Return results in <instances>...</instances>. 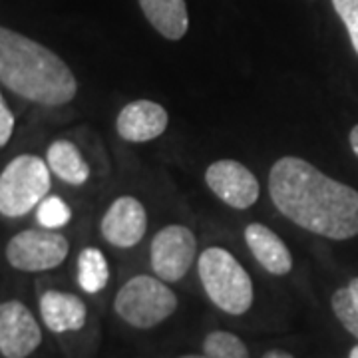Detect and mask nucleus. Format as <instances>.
Returning a JSON list of instances; mask_svg holds the SVG:
<instances>
[{
	"mask_svg": "<svg viewBox=\"0 0 358 358\" xmlns=\"http://www.w3.org/2000/svg\"><path fill=\"white\" fill-rule=\"evenodd\" d=\"M268 195L296 227L333 241L358 235V192L310 162L285 155L268 171Z\"/></svg>",
	"mask_w": 358,
	"mask_h": 358,
	"instance_id": "1",
	"label": "nucleus"
},
{
	"mask_svg": "<svg viewBox=\"0 0 358 358\" xmlns=\"http://www.w3.org/2000/svg\"><path fill=\"white\" fill-rule=\"evenodd\" d=\"M0 84L26 102L60 108L78 94V80L64 60L24 34L0 26Z\"/></svg>",
	"mask_w": 358,
	"mask_h": 358,
	"instance_id": "2",
	"label": "nucleus"
},
{
	"mask_svg": "<svg viewBox=\"0 0 358 358\" xmlns=\"http://www.w3.org/2000/svg\"><path fill=\"white\" fill-rule=\"evenodd\" d=\"M197 275L207 299L225 315L241 317L253 307V279L227 249L207 247L197 259Z\"/></svg>",
	"mask_w": 358,
	"mask_h": 358,
	"instance_id": "3",
	"label": "nucleus"
},
{
	"mask_svg": "<svg viewBox=\"0 0 358 358\" xmlns=\"http://www.w3.org/2000/svg\"><path fill=\"white\" fill-rule=\"evenodd\" d=\"M178 294L166 281L152 275H136L120 287L114 299V310L126 324L150 331L166 322L178 310Z\"/></svg>",
	"mask_w": 358,
	"mask_h": 358,
	"instance_id": "4",
	"label": "nucleus"
},
{
	"mask_svg": "<svg viewBox=\"0 0 358 358\" xmlns=\"http://www.w3.org/2000/svg\"><path fill=\"white\" fill-rule=\"evenodd\" d=\"M50 187V167L46 159L32 154L16 155L0 173V215L24 217L48 197Z\"/></svg>",
	"mask_w": 358,
	"mask_h": 358,
	"instance_id": "5",
	"label": "nucleus"
},
{
	"mask_svg": "<svg viewBox=\"0 0 358 358\" xmlns=\"http://www.w3.org/2000/svg\"><path fill=\"white\" fill-rule=\"evenodd\" d=\"M70 253V241L54 229H24L6 243L8 265L22 273H44L60 267Z\"/></svg>",
	"mask_w": 358,
	"mask_h": 358,
	"instance_id": "6",
	"label": "nucleus"
},
{
	"mask_svg": "<svg viewBox=\"0 0 358 358\" xmlns=\"http://www.w3.org/2000/svg\"><path fill=\"white\" fill-rule=\"evenodd\" d=\"M197 239L187 225H166L159 229L150 245V261L155 277L166 282L181 281L195 263Z\"/></svg>",
	"mask_w": 358,
	"mask_h": 358,
	"instance_id": "7",
	"label": "nucleus"
},
{
	"mask_svg": "<svg viewBox=\"0 0 358 358\" xmlns=\"http://www.w3.org/2000/svg\"><path fill=\"white\" fill-rule=\"evenodd\" d=\"M205 183L219 199L233 209H249L261 195L255 173L235 159H219L205 169Z\"/></svg>",
	"mask_w": 358,
	"mask_h": 358,
	"instance_id": "8",
	"label": "nucleus"
},
{
	"mask_svg": "<svg viewBox=\"0 0 358 358\" xmlns=\"http://www.w3.org/2000/svg\"><path fill=\"white\" fill-rule=\"evenodd\" d=\"M42 329L22 301L0 303V355L4 358H28L38 350Z\"/></svg>",
	"mask_w": 358,
	"mask_h": 358,
	"instance_id": "9",
	"label": "nucleus"
},
{
	"mask_svg": "<svg viewBox=\"0 0 358 358\" xmlns=\"http://www.w3.org/2000/svg\"><path fill=\"white\" fill-rule=\"evenodd\" d=\"M100 231L103 239L117 249L136 247L148 231V211L134 195H122L106 209Z\"/></svg>",
	"mask_w": 358,
	"mask_h": 358,
	"instance_id": "10",
	"label": "nucleus"
},
{
	"mask_svg": "<svg viewBox=\"0 0 358 358\" xmlns=\"http://www.w3.org/2000/svg\"><path fill=\"white\" fill-rule=\"evenodd\" d=\"M169 124V114L154 100H134L122 108L115 120V129L122 140L145 143L164 136Z\"/></svg>",
	"mask_w": 358,
	"mask_h": 358,
	"instance_id": "11",
	"label": "nucleus"
},
{
	"mask_svg": "<svg viewBox=\"0 0 358 358\" xmlns=\"http://www.w3.org/2000/svg\"><path fill=\"white\" fill-rule=\"evenodd\" d=\"M40 319L54 334L82 331L88 320L86 303L74 293L50 289L40 296Z\"/></svg>",
	"mask_w": 358,
	"mask_h": 358,
	"instance_id": "12",
	"label": "nucleus"
},
{
	"mask_svg": "<svg viewBox=\"0 0 358 358\" xmlns=\"http://www.w3.org/2000/svg\"><path fill=\"white\" fill-rule=\"evenodd\" d=\"M245 243L255 261L271 275L285 277L293 271V255L275 231L263 223H249L245 227Z\"/></svg>",
	"mask_w": 358,
	"mask_h": 358,
	"instance_id": "13",
	"label": "nucleus"
},
{
	"mask_svg": "<svg viewBox=\"0 0 358 358\" xmlns=\"http://www.w3.org/2000/svg\"><path fill=\"white\" fill-rule=\"evenodd\" d=\"M148 22L167 40H181L189 28L185 0H140Z\"/></svg>",
	"mask_w": 358,
	"mask_h": 358,
	"instance_id": "14",
	"label": "nucleus"
},
{
	"mask_svg": "<svg viewBox=\"0 0 358 358\" xmlns=\"http://www.w3.org/2000/svg\"><path fill=\"white\" fill-rule=\"evenodd\" d=\"M46 164L50 171L68 185H84L92 176L90 164L80 148L70 140H54L46 150Z\"/></svg>",
	"mask_w": 358,
	"mask_h": 358,
	"instance_id": "15",
	"label": "nucleus"
},
{
	"mask_svg": "<svg viewBox=\"0 0 358 358\" xmlns=\"http://www.w3.org/2000/svg\"><path fill=\"white\" fill-rule=\"evenodd\" d=\"M78 285L84 293L96 294L103 291L110 282V265L108 259L98 247H86L76 263Z\"/></svg>",
	"mask_w": 358,
	"mask_h": 358,
	"instance_id": "16",
	"label": "nucleus"
},
{
	"mask_svg": "<svg viewBox=\"0 0 358 358\" xmlns=\"http://www.w3.org/2000/svg\"><path fill=\"white\" fill-rule=\"evenodd\" d=\"M203 355L207 358H251L245 341L229 331H213L203 338Z\"/></svg>",
	"mask_w": 358,
	"mask_h": 358,
	"instance_id": "17",
	"label": "nucleus"
},
{
	"mask_svg": "<svg viewBox=\"0 0 358 358\" xmlns=\"http://www.w3.org/2000/svg\"><path fill=\"white\" fill-rule=\"evenodd\" d=\"M72 219V209L58 195H48L36 207V221L44 229H62Z\"/></svg>",
	"mask_w": 358,
	"mask_h": 358,
	"instance_id": "18",
	"label": "nucleus"
},
{
	"mask_svg": "<svg viewBox=\"0 0 358 358\" xmlns=\"http://www.w3.org/2000/svg\"><path fill=\"white\" fill-rule=\"evenodd\" d=\"M331 307H333L334 317L338 319V322L358 341V307L352 303V296L346 287H341L334 291L331 296Z\"/></svg>",
	"mask_w": 358,
	"mask_h": 358,
	"instance_id": "19",
	"label": "nucleus"
},
{
	"mask_svg": "<svg viewBox=\"0 0 358 358\" xmlns=\"http://www.w3.org/2000/svg\"><path fill=\"white\" fill-rule=\"evenodd\" d=\"M333 6L345 22L352 48L358 54V0H333Z\"/></svg>",
	"mask_w": 358,
	"mask_h": 358,
	"instance_id": "20",
	"label": "nucleus"
},
{
	"mask_svg": "<svg viewBox=\"0 0 358 358\" xmlns=\"http://www.w3.org/2000/svg\"><path fill=\"white\" fill-rule=\"evenodd\" d=\"M14 124H16V120H14L13 110L8 108V103L0 92V148H4L13 138Z\"/></svg>",
	"mask_w": 358,
	"mask_h": 358,
	"instance_id": "21",
	"label": "nucleus"
},
{
	"mask_svg": "<svg viewBox=\"0 0 358 358\" xmlns=\"http://www.w3.org/2000/svg\"><path fill=\"white\" fill-rule=\"evenodd\" d=\"M346 289H348V293H350V296H352V303L358 307V277L350 279L348 285H346Z\"/></svg>",
	"mask_w": 358,
	"mask_h": 358,
	"instance_id": "22",
	"label": "nucleus"
},
{
	"mask_svg": "<svg viewBox=\"0 0 358 358\" xmlns=\"http://www.w3.org/2000/svg\"><path fill=\"white\" fill-rule=\"evenodd\" d=\"M261 358H294L291 352H287V350H281V348H273V350H268L265 352Z\"/></svg>",
	"mask_w": 358,
	"mask_h": 358,
	"instance_id": "23",
	"label": "nucleus"
},
{
	"mask_svg": "<svg viewBox=\"0 0 358 358\" xmlns=\"http://www.w3.org/2000/svg\"><path fill=\"white\" fill-rule=\"evenodd\" d=\"M348 140H350V148H352V152H355L358 157V124L355 126V128L350 129V136H348Z\"/></svg>",
	"mask_w": 358,
	"mask_h": 358,
	"instance_id": "24",
	"label": "nucleus"
},
{
	"mask_svg": "<svg viewBox=\"0 0 358 358\" xmlns=\"http://www.w3.org/2000/svg\"><path fill=\"white\" fill-rule=\"evenodd\" d=\"M348 358H358V345L352 346V350H350V355H348Z\"/></svg>",
	"mask_w": 358,
	"mask_h": 358,
	"instance_id": "25",
	"label": "nucleus"
},
{
	"mask_svg": "<svg viewBox=\"0 0 358 358\" xmlns=\"http://www.w3.org/2000/svg\"><path fill=\"white\" fill-rule=\"evenodd\" d=\"M178 358H207L205 355H181V357Z\"/></svg>",
	"mask_w": 358,
	"mask_h": 358,
	"instance_id": "26",
	"label": "nucleus"
}]
</instances>
